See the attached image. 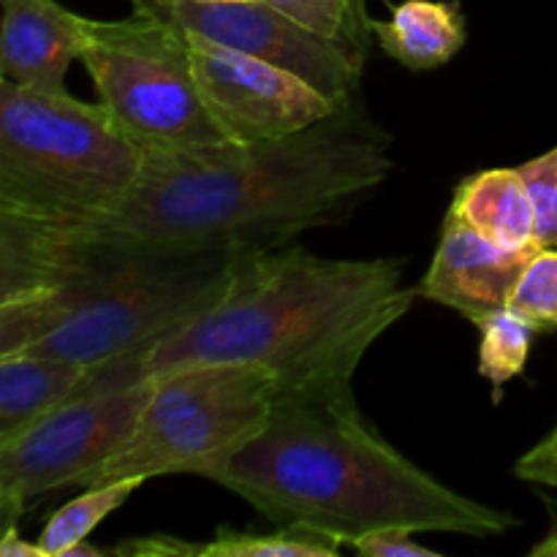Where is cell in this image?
<instances>
[{"label":"cell","instance_id":"obj_5","mask_svg":"<svg viewBox=\"0 0 557 557\" xmlns=\"http://www.w3.org/2000/svg\"><path fill=\"white\" fill-rule=\"evenodd\" d=\"M145 152L101 103L0 79V210L63 221L114 215Z\"/></svg>","mask_w":557,"mask_h":557},{"label":"cell","instance_id":"obj_6","mask_svg":"<svg viewBox=\"0 0 557 557\" xmlns=\"http://www.w3.org/2000/svg\"><path fill=\"white\" fill-rule=\"evenodd\" d=\"M82 63L98 103L141 152H188L228 141L212 123L190 63L188 36L150 5L125 20H87Z\"/></svg>","mask_w":557,"mask_h":557},{"label":"cell","instance_id":"obj_2","mask_svg":"<svg viewBox=\"0 0 557 557\" xmlns=\"http://www.w3.org/2000/svg\"><path fill=\"white\" fill-rule=\"evenodd\" d=\"M389 147L351 103L281 139L145 152L136 188L101 223L145 243L283 248L384 183Z\"/></svg>","mask_w":557,"mask_h":557},{"label":"cell","instance_id":"obj_23","mask_svg":"<svg viewBox=\"0 0 557 557\" xmlns=\"http://www.w3.org/2000/svg\"><path fill=\"white\" fill-rule=\"evenodd\" d=\"M515 473L525 482L547 484V487H557V430L549 433L542 444L533 446L520 462H517Z\"/></svg>","mask_w":557,"mask_h":557},{"label":"cell","instance_id":"obj_3","mask_svg":"<svg viewBox=\"0 0 557 557\" xmlns=\"http://www.w3.org/2000/svg\"><path fill=\"white\" fill-rule=\"evenodd\" d=\"M397 259L256 250L226 297L141 354L147 379L199 362L264 364L281 389L351 381L375 341L411 310Z\"/></svg>","mask_w":557,"mask_h":557},{"label":"cell","instance_id":"obj_25","mask_svg":"<svg viewBox=\"0 0 557 557\" xmlns=\"http://www.w3.org/2000/svg\"><path fill=\"white\" fill-rule=\"evenodd\" d=\"M0 557H47L44 549L36 544H27L16 536V525L3 528V539H0Z\"/></svg>","mask_w":557,"mask_h":557},{"label":"cell","instance_id":"obj_29","mask_svg":"<svg viewBox=\"0 0 557 557\" xmlns=\"http://www.w3.org/2000/svg\"><path fill=\"white\" fill-rule=\"evenodd\" d=\"M226 3H237V0H226Z\"/></svg>","mask_w":557,"mask_h":557},{"label":"cell","instance_id":"obj_20","mask_svg":"<svg viewBox=\"0 0 557 557\" xmlns=\"http://www.w3.org/2000/svg\"><path fill=\"white\" fill-rule=\"evenodd\" d=\"M509 310L520 319L531 321L536 330L557 326V250L542 248L522 272Z\"/></svg>","mask_w":557,"mask_h":557},{"label":"cell","instance_id":"obj_24","mask_svg":"<svg viewBox=\"0 0 557 557\" xmlns=\"http://www.w3.org/2000/svg\"><path fill=\"white\" fill-rule=\"evenodd\" d=\"M117 555H201V544H188L180 542V539L172 536H145L136 539V542H125L114 549Z\"/></svg>","mask_w":557,"mask_h":557},{"label":"cell","instance_id":"obj_27","mask_svg":"<svg viewBox=\"0 0 557 557\" xmlns=\"http://www.w3.org/2000/svg\"><path fill=\"white\" fill-rule=\"evenodd\" d=\"M103 555H107V553H103V549L90 547V544H87V542H79V544H74V547L65 549V553L60 555V557H103Z\"/></svg>","mask_w":557,"mask_h":557},{"label":"cell","instance_id":"obj_15","mask_svg":"<svg viewBox=\"0 0 557 557\" xmlns=\"http://www.w3.org/2000/svg\"><path fill=\"white\" fill-rule=\"evenodd\" d=\"M381 49L411 71H430L449 63L466 47V16L460 3L406 0L389 20H370Z\"/></svg>","mask_w":557,"mask_h":557},{"label":"cell","instance_id":"obj_30","mask_svg":"<svg viewBox=\"0 0 557 557\" xmlns=\"http://www.w3.org/2000/svg\"><path fill=\"white\" fill-rule=\"evenodd\" d=\"M555 430H557V428H555Z\"/></svg>","mask_w":557,"mask_h":557},{"label":"cell","instance_id":"obj_11","mask_svg":"<svg viewBox=\"0 0 557 557\" xmlns=\"http://www.w3.org/2000/svg\"><path fill=\"white\" fill-rule=\"evenodd\" d=\"M539 250V245L504 248L476 228L446 215L438 250L417 292L419 297L460 310L479 324L509 308L522 272Z\"/></svg>","mask_w":557,"mask_h":557},{"label":"cell","instance_id":"obj_14","mask_svg":"<svg viewBox=\"0 0 557 557\" xmlns=\"http://www.w3.org/2000/svg\"><path fill=\"white\" fill-rule=\"evenodd\" d=\"M449 215L476 228L504 248H531L536 243V212L520 169H487L462 180ZM542 248V245H539Z\"/></svg>","mask_w":557,"mask_h":557},{"label":"cell","instance_id":"obj_26","mask_svg":"<svg viewBox=\"0 0 557 557\" xmlns=\"http://www.w3.org/2000/svg\"><path fill=\"white\" fill-rule=\"evenodd\" d=\"M531 555L533 557H557V528L549 533L547 539H544V542H539L536 547L531 549Z\"/></svg>","mask_w":557,"mask_h":557},{"label":"cell","instance_id":"obj_18","mask_svg":"<svg viewBox=\"0 0 557 557\" xmlns=\"http://www.w3.org/2000/svg\"><path fill=\"white\" fill-rule=\"evenodd\" d=\"M482 346H479V373L495 386V392L525 370L536 326L520 319L509 308L479 321Z\"/></svg>","mask_w":557,"mask_h":557},{"label":"cell","instance_id":"obj_10","mask_svg":"<svg viewBox=\"0 0 557 557\" xmlns=\"http://www.w3.org/2000/svg\"><path fill=\"white\" fill-rule=\"evenodd\" d=\"M196 85L212 123L234 145L281 139L337 112L315 87L267 60L185 30Z\"/></svg>","mask_w":557,"mask_h":557},{"label":"cell","instance_id":"obj_9","mask_svg":"<svg viewBox=\"0 0 557 557\" xmlns=\"http://www.w3.org/2000/svg\"><path fill=\"white\" fill-rule=\"evenodd\" d=\"M150 9L166 14L183 30L292 71L337 109L354 103L362 79V54L299 25L267 0H169Z\"/></svg>","mask_w":557,"mask_h":557},{"label":"cell","instance_id":"obj_13","mask_svg":"<svg viewBox=\"0 0 557 557\" xmlns=\"http://www.w3.org/2000/svg\"><path fill=\"white\" fill-rule=\"evenodd\" d=\"M90 364L16 351L0 354V441H9L79 397Z\"/></svg>","mask_w":557,"mask_h":557},{"label":"cell","instance_id":"obj_22","mask_svg":"<svg viewBox=\"0 0 557 557\" xmlns=\"http://www.w3.org/2000/svg\"><path fill=\"white\" fill-rule=\"evenodd\" d=\"M411 536V531L389 528V531H375L357 539L351 547L364 557H438V553L422 547V544L413 542Z\"/></svg>","mask_w":557,"mask_h":557},{"label":"cell","instance_id":"obj_1","mask_svg":"<svg viewBox=\"0 0 557 557\" xmlns=\"http://www.w3.org/2000/svg\"><path fill=\"white\" fill-rule=\"evenodd\" d=\"M272 525H302L341 544L375 531L495 539L509 511L446 487L364 422L351 381L277 389L270 419L205 473Z\"/></svg>","mask_w":557,"mask_h":557},{"label":"cell","instance_id":"obj_12","mask_svg":"<svg viewBox=\"0 0 557 557\" xmlns=\"http://www.w3.org/2000/svg\"><path fill=\"white\" fill-rule=\"evenodd\" d=\"M0 76L44 92H69L65 74L87 44V20L58 0H0Z\"/></svg>","mask_w":557,"mask_h":557},{"label":"cell","instance_id":"obj_8","mask_svg":"<svg viewBox=\"0 0 557 557\" xmlns=\"http://www.w3.org/2000/svg\"><path fill=\"white\" fill-rule=\"evenodd\" d=\"M156 379L128 386H90L9 441H0V515L16 525L22 509L44 493L87 487L120 455L139 424Z\"/></svg>","mask_w":557,"mask_h":557},{"label":"cell","instance_id":"obj_4","mask_svg":"<svg viewBox=\"0 0 557 557\" xmlns=\"http://www.w3.org/2000/svg\"><path fill=\"white\" fill-rule=\"evenodd\" d=\"M96 245L69 292L14 313L27 354L101 364L147 351L201 319L232 288L256 248L163 245L92 221Z\"/></svg>","mask_w":557,"mask_h":557},{"label":"cell","instance_id":"obj_17","mask_svg":"<svg viewBox=\"0 0 557 557\" xmlns=\"http://www.w3.org/2000/svg\"><path fill=\"white\" fill-rule=\"evenodd\" d=\"M343 544L313 528L288 525L277 533H237L221 528L201 544L205 557H337Z\"/></svg>","mask_w":557,"mask_h":557},{"label":"cell","instance_id":"obj_16","mask_svg":"<svg viewBox=\"0 0 557 557\" xmlns=\"http://www.w3.org/2000/svg\"><path fill=\"white\" fill-rule=\"evenodd\" d=\"M145 482L147 479L141 476H128L117 479V482L87 487V493H82L79 498H74L71 504H65L63 509H58L49 517L41 536H38V547L44 549L47 557H60L65 549L74 547V544L87 542V536L112 511H117Z\"/></svg>","mask_w":557,"mask_h":557},{"label":"cell","instance_id":"obj_19","mask_svg":"<svg viewBox=\"0 0 557 557\" xmlns=\"http://www.w3.org/2000/svg\"><path fill=\"white\" fill-rule=\"evenodd\" d=\"M267 3L277 5L299 25L364 58V27H370V20H364L357 0H267Z\"/></svg>","mask_w":557,"mask_h":557},{"label":"cell","instance_id":"obj_21","mask_svg":"<svg viewBox=\"0 0 557 557\" xmlns=\"http://www.w3.org/2000/svg\"><path fill=\"white\" fill-rule=\"evenodd\" d=\"M517 169L525 180L536 212V243L557 250V147Z\"/></svg>","mask_w":557,"mask_h":557},{"label":"cell","instance_id":"obj_28","mask_svg":"<svg viewBox=\"0 0 557 557\" xmlns=\"http://www.w3.org/2000/svg\"><path fill=\"white\" fill-rule=\"evenodd\" d=\"M134 3H145V5H166L169 0H134Z\"/></svg>","mask_w":557,"mask_h":557},{"label":"cell","instance_id":"obj_7","mask_svg":"<svg viewBox=\"0 0 557 557\" xmlns=\"http://www.w3.org/2000/svg\"><path fill=\"white\" fill-rule=\"evenodd\" d=\"M152 379L134 435L87 487L128 476H205L264 428L281 389L270 368L250 362L185 364Z\"/></svg>","mask_w":557,"mask_h":557}]
</instances>
